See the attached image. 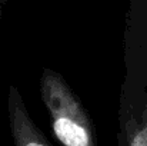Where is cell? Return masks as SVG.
<instances>
[{"mask_svg":"<svg viewBox=\"0 0 147 146\" xmlns=\"http://www.w3.org/2000/svg\"><path fill=\"white\" fill-rule=\"evenodd\" d=\"M127 146H147V112L143 115V122L129 132Z\"/></svg>","mask_w":147,"mask_h":146,"instance_id":"3","label":"cell"},{"mask_svg":"<svg viewBox=\"0 0 147 146\" xmlns=\"http://www.w3.org/2000/svg\"><path fill=\"white\" fill-rule=\"evenodd\" d=\"M7 117L13 146H54L33 120L17 86L7 90Z\"/></svg>","mask_w":147,"mask_h":146,"instance_id":"2","label":"cell"},{"mask_svg":"<svg viewBox=\"0 0 147 146\" xmlns=\"http://www.w3.org/2000/svg\"><path fill=\"white\" fill-rule=\"evenodd\" d=\"M40 96L49 113L51 132L61 146H98L96 125L61 73L43 67Z\"/></svg>","mask_w":147,"mask_h":146,"instance_id":"1","label":"cell"},{"mask_svg":"<svg viewBox=\"0 0 147 146\" xmlns=\"http://www.w3.org/2000/svg\"><path fill=\"white\" fill-rule=\"evenodd\" d=\"M134 1H147V0H134Z\"/></svg>","mask_w":147,"mask_h":146,"instance_id":"5","label":"cell"},{"mask_svg":"<svg viewBox=\"0 0 147 146\" xmlns=\"http://www.w3.org/2000/svg\"><path fill=\"white\" fill-rule=\"evenodd\" d=\"M6 3H7V0H0V19H1V16H3V10H4Z\"/></svg>","mask_w":147,"mask_h":146,"instance_id":"4","label":"cell"}]
</instances>
